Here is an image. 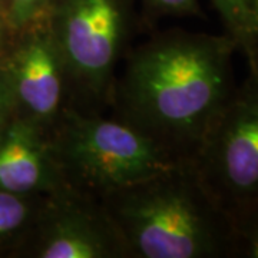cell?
<instances>
[{
	"label": "cell",
	"mask_w": 258,
	"mask_h": 258,
	"mask_svg": "<svg viewBox=\"0 0 258 258\" xmlns=\"http://www.w3.org/2000/svg\"><path fill=\"white\" fill-rule=\"evenodd\" d=\"M189 162L228 215L258 200V79L251 72Z\"/></svg>",
	"instance_id": "obj_5"
},
{
	"label": "cell",
	"mask_w": 258,
	"mask_h": 258,
	"mask_svg": "<svg viewBox=\"0 0 258 258\" xmlns=\"http://www.w3.org/2000/svg\"><path fill=\"white\" fill-rule=\"evenodd\" d=\"M227 32L171 29L129 49L111 108L176 161H191L237 88Z\"/></svg>",
	"instance_id": "obj_1"
},
{
	"label": "cell",
	"mask_w": 258,
	"mask_h": 258,
	"mask_svg": "<svg viewBox=\"0 0 258 258\" xmlns=\"http://www.w3.org/2000/svg\"><path fill=\"white\" fill-rule=\"evenodd\" d=\"M63 188L50 134L13 115L0 132V191L45 197Z\"/></svg>",
	"instance_id": "obj_8"
},
{
	"label": "cell",
	"mask_w": 258,
	"mask_h": 258,
	"mask_svg": "<svg viewBox=\"0 0 258 258\" xmlns=\"http://www.w3.org/2000/svg\"><path fill=\"white\" fill-rule=\"evenodd\" d=\"M126 258H231L230 215L189 161L101 200Z\"/></svg>",
	"instance_id": "obj_2"
},
{
	"label": "cell",
	"mask_w": 258,
	"mask_h": 258,
	"mask_svg": "<svg viewBox=\"0 0 258 258\" xmlns=\"http://www.w3.org/2000/svg\"><path fill=\"white\" fill-rule=\"evenodd\" d=\"M144 18L151 25L162 18H191L204 16L198 0H141Z\"/></svg>",
	"instance_id": "obj_11"
},
{
	"label": "cell",
	"mask_w": 258,
	"mask_h": 258,
	"mask_svg": "<svg viewBox=\"0 0 258 258\" xmlns=\"http://www.w3.org/2000/svg\"><path fill=\"white\" fill-rule=\"evenodd\" d=\"M245 57L248 60L249 72L258 79V43L249 49L248 52L245 53Z\"/></svg>",
	"instance_id": "obj_17"
},
{
	"label": "cell",
	"mask_w": 258,
	"mask_h": 258,
	"mask_svg": "<svg viewBox=\"0 0 258 258\" xmlns=\"http://www.w3.org/2000/svg\"><path fill=\"white\" fill-rule=\"evenodd\" d=\"M50 138L66 188L98 200L181 162L113 115L71 109Z\"/></svg>",
	"instance_id": "obj_4"
},
{
	"label": "cell",
	"mask_w": 258,
	"mask_h": 258,
	"mask_svg": "<svg viewBox=\"0 0 258 258\" xmlns=\"http://www.w3.org/2000/svg\"><path fill=\"white\" fill-rule=\"evenodd\" d=\"M137 0H52L45 12L71 83L72 106L83 113L111 108L118 68L137 25Z\"/></svg>",
	"instance_id": "obj_3"
},
{
	"label": "cell",
	"mask_w": 258,
	"mask_h": 258,
	"mask_svg": "<svg viewBox=\"0 0 258 258\" xmlns=\"http://www.w3.org/2000/svg\"><path fill=\"white\" fill-rule=\"evenodd\" d=\"M43 197H19L0 191V244L23 238L35 220Z\"/></svg>",
	"instance_id": "obj_9"
},
{
	"label": "cell",
	"mask_w": 258,
	"mask_h": 258,
	"mask_svg": "<svg viewBox=\"0 0 258 258\" xmlns=\"http://www.w3.org/2000/svg\"><path fill=\"white\" fill-rule=\"evenodd\" d=\"M258 43V0H244V39L240 50L245 55Z\"/></svg>",
	"instance_id": "obj_14"
},
{
	"label": "cell",
	"mask_w": 258,
	"mask_h": 258,
	"mask_svg": "<svg viewBox=\"0 0 258 258\" xmlns=\"http://www.w3.org/2000/svg\"><path fill=\"white\" fill-rule=\"evenodd\" d=\"M13 115H15V111H13L9 86H8L5 71L0 64V132L6 126V123L12 119Z\"/></svg>",
	"instance_id": "obj_15"
},
{
	"label": "cell",
	"mask_w": 258,
	"mask_h": 258,
	"mask_svg": "<svg viewBox=\"0 0 258 258\" xmlns=\"http://www.w3.org/2000/svg\"><path fill=\"white\" fill-rule=\"evenodd\" d=\"M0 64L15 115L52 134L74 106L66 66L46 19L16 29Z\"/></svg>",
	"instance_id": "obj_6"
},
{
	"label": "cell",
	"mask_w": 258,
	"mask_h": 258,
	"mask_svg": "<svg viewBox=\"0 0 258 258\" xmlns=\"http://www.w3.org/2000/svg\"><path fill=\"white\" fill-rule=\"evenodd\" d=\"M13 26L20 28L45 15L52 0H0Z\"/></svg>",
	"instance_id": "obj_13"
},
{
	"label": "cell",
	"mask_w": 258,
	"mask_h": 258,
	"mask_svg": "<svg viewBox=\"0 0 258 258\" xmlns=\"http://www.w3.org/2000/svg\"><path fill=\"white\" fill-rule=\"evenodd\" d=\"M232 227L231 258H258V200L230 215Z\"/></svg>",
	"instance_id": "obj_10"
},
{
	"label": "cell",
	"mask_w": 258,
	"mask_h": 258,
	"mask_svg": "<svg viewBox=\"0 0 258 258\" xmlns=\"http://www.w3.org/2000/svg\"><path fill=\"white\" fill-rule=\"evenodd\" d=\"M211 2L225 26V32L237 40L240 49L244 39V0H211Z\"/></svg>",
	"instance_id": "obj_12"
},
{
	"label": "cell",
	"mask_w": 258,
	"mask_h": 258,
	"mask_svg": "<svg viewBox=\"0 0 258 258\" xmlns=\"http://www.w3.org/2000/svg\"><path fill=\"white\" fill-rule=\"evenodd\" d=\"M22 240L33 258H126L101 200L71 188L43 197Z\"/></svg>",
	"instance_id": "obj_7"
},
{
	"label": "cell",
	"mask_w": 258,
	"mask_h": 258,
	"mask_svg": "<svg viewBox=\"0 0 258 258\" xmlns=\"http://www.w3.org/2000/svg\"><path fill=\"white\" fill-rule=\"evenodd\" d=\"M13 29L18 28L13 26V23L10 22L9 16H8V13H6V9L3 8V5H2V2H0V45H2V42H5L8 30H13Z\"/></svg>",
	"instance_id": "obj_16"
}]
</instances>
